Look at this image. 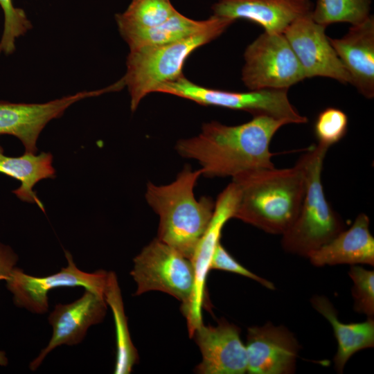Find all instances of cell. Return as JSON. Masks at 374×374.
I'll use <instances>...</instances> for the list:
<instances>
[{"mask_svg": "<svg viewBox=\"0 0 374 374\" xmlns=\"http://www.w3.org/2000/svg\"><path fill=\"white\" fill-rule=\"evenodd\" d=\"M130 274L136 283L135 295L152 290L167 293L182 303L188 302L194 285L191 260L157 238L134 259Z\"/></svg>", "mask_w": 374, "mask_h": 374, "instance_id": "8", "label": "cell"}, {"mask_svg": "<svg viewBox=\"0 0 374 374\" xmlns=\"http://www.w3.org/2000/svg\"><path fill=\"white\" fill-rule=\"evenodd\" d=\"M237 199V188L231 181L218 195L211 220L190 259L194 269V285L188 303L181 308L187 320L190 337L203 324L202 311L208 305L206 292L207 275L211 270L215 249L220 242L222 229L227 221L233 217Z\"/></svg>", "mask_w": 374, "mask_h": 374, "instance_id": "10", "label": "cell"}, {"mask_svg": "<svg viewBox=\"0 0 374 374\" xmlns=\"http://www.w3.org/2000/svg\"><path fill=\"white\" fill-rule=\"evenodd\" d=\"M84 98V93L81 91L44 103L0 101V136L17 137L24 146L25 152L35 154L37 141L46 124Z\"/></svg>", "mask_w": 374, "mask_h": 374, "instance_id": "15", "label": "cell"}, {"mask_svg": "<svg viewBox=\"0 0 374 374\" xmlns=\"http://www.w3.org/2000/svg\"><path fill=\"white\" fill-rule=\"evenodd\" d=\"M328 149L318 143L299 158L305 175V193L296 220L282 235V247L288 253L307 257L344 229L341 217L326 198L321 181Z\"/></svg>", "mask_w": 374, "mask_h": 374, "instance_id": "4", "label": "cell"}, {"mask_svg": "<svg viewBox=\"0 0 374 374\" xmlns=\"http://www.w3.org/2000/svg\"><path fill=\"white\" fill-rule=\"evenodd\" d=\"M0 6L4 15L0 53L10 55L15 50L16 40L26 34L32 24L25 12L13 5L12 0H0Z\"/></svg>", "mask_w": 374, "mask_h": 374, "instance_id": "25", "label": "cell"}, {"mask_svg": "<svg viewBox=\"0 0 374 374\" xmlns=\"http://www.w3.org/2000/svg\"><path fill=\"white\" fill-rule=\"evenodd\" d=\"M213 15L242 19L261 26L265 32L283 33L296 19L312 12L310 0H219Z\"/></svg>", "mask_w": 374, "mask_h": 374, "instance_id": "16", "label": "cell"}, {"mask_svg": "<svg viewBox=\"0 0 374 374\" xmlns=\"http://www.w3.org/2000/svg\"><path fill=\"white\" fill-rule=\"evenodd\" d=\"M235 21L220 17L211 28L186 39L163 45L131 49L126 73L121 79L130 96L132 112L148 94L162 84L183 76V67L197 48L220 36Z\"/></svg>", "mask_w": 374, "mask_h": 374, "instance_id": "5", "label": "cell"}, {"mask_svg": "<svg viewBox=\"0 0 374 374\" xmlns=\"http://www.w3.org/2000/svg\"><path fill=\"white\" fill-rule=\"evenodd\" d=\"M242 80L249 90H287L305 79L283 33L264 32L244 53Z\"/></svg>", "mask_w": 374, "mask_h": 374, "instance_id": "7", "label": "cell"}, {"mask_svg": "<svg viewBox=\"0 0 374 374\" xmlns=\"http://www.w3.org/2000/svg\"><path fill=\"white\" fill-rule=\"evenodd\" d=\"M247 373L291 374L296 370L300 350L294 335L283 326L267 322L247 329L245 344Z\"/></svg>", "mask_w": 374, "mask_h": 374, "instance_id": "12", "label": "cell"}, {"mask_svg": "<svg viewBox=\"0 0 374 374\" xmlns=\"http://www.w3.org/2000/svg\"><path fill=\"white\" fill-rule=\"evenodd\" d=\"M239 328L221 319L217 326L202 324L193 335L202 359L196 371L201 374H243L247 371L245 344Z\"/></svg>", "mask_w": 374, "mask_h": 374, "instance_id": "14", "label": "cell"}, {"mask_svg": "<svg viewBox=\"0 0 374 374\" xmlns=\"http://www.w3.org/2000/svg\"><path fill=\"white\" fill-rule=\"evenodd\" d=\"M329 41L350 77V84L366 98L374 97V17L351 25L342 37Z\"/></svg>", "mask_w": 374, "mask_h": 374, "instance_id": "17", "label": "cell"}, {"mask_svg": "<svg viewBox=\"0 0 374 374\" xmlns=\"http://www.w3.org/2000/svg\"><path fill=\"white\" fill-rule=\"evenodd\" d=\"M287 121L258 115L241 125H226L217 121L203 125L195 136L179 140L176 150L197 161L202 175L231 177L243 172L275 168L269 144Z\"/></svg>", "mask_w": 374, "mask_h": 374, "instance_id": "1", "label": "cell"}, {"mask_svg": "<svg viewBox=\"0 0 374 374\" xmlns=\"http://www.w3.org/2000/svg\"><path fill=\"white\" fill-rule=\"evenodd\" d=\"M106 310L104 296L89 290H85L80 299L71 303L57 304L48 317L52 337L47 346L31 362L30 369H37L46 355L56 347L80 343L89 328L103 320Z\"/></svg>", "mask_w": 374, "mask_h": 374, "instance_id": "13", "label": "cell"}, {"mask_svg": "<svg viewBox=\"0 0 374 374\" xmlns=\"http://www.w3.org/2000/svg\"><path fill=\"white\" fill-rule=\"evenodd\" d=\"M353 285L352 296L353 309L367 318L374 317V271L357 265H351L348 271Z\"/></svg>", "mask_w": 374, "mask_h": 374, "instance_id": "27", "label": "cell"}, {"mask_svg": "<svg viewBox=\"0 0 374 374\" xmlns=\"http://www.w3.org/2000/svg\"><path fill=\"white\" fill-rule=\"evenodd\" d=\"M232 182L238 191L233 217L271 234L283 235L294 223L305 193L300 159L292 168L243 172Z\"/></svg>", "mask_w": 374, "mask_h": 374, "instance_id": "2", "label": "cell"}, {"mask_svg": "<svg viewBox=\"0 0 374 374\" xmlns=\"http://www.w3.org/2000/svg\"><path fill=\"white\" fill-rule=\"evenodd\" d=\"M17 256L8 246L0 244V281L6 280L15 267Z\"/></svg>", "mask_w": 374, "mask_h": 374, "instance_id": "29", "label": "cell"}, {"mask_svg": "<svg viewBox=\"0 0 374 374\" xmlns=\"http://www.w3.org/2000/svg\"><path fill=\"white\" fill-rule=\"evenodd\" d=\"M220 18L212 15L207 19L198 21L188 18L177 11L159 25L127 32L121 35L128 44L130 50L147 46L163 45L204 31L215 24Z\"/></svg>", "mask_w": 374, "mask_h": 374, "instance_id": "21", "label": "cell"}, {"mask_svg": "<svg viewBox=\"0 0 374 374\" xmlns=\"http://www.w3.org/2000/svg\"><path fill=\"white\" fill-rule=\"evenodd\" d=\"M347 115L341 109L327 107L317 116L314 132L318 143L330 148L346 135L348 130Z\"/></svg>", "mask_w": 374, "mask_h": 374, "instance_id": "26", "label": "cell"}, {"mask_svg": "<svg viewBox=\"0 0 374 374\" xmlns=\"http://www.w3.org/2000/svg\"><path fill=\"white\" fill-rule=\"evenodd\" d=\"M371 3L372 0H317L311 16L326 27L337 22L355 25L371 15Z\"/></svg>", "mask_w": 374, "mask_h": 374, "instance_id": "24", "label": "cell"}, {"mask_svg": "<svg viewBox=\"0 0 374 374\" xmlns=\"http://www.w3.org/2000/svg\"><path fill=\"white\" fill-rule=\"evenodd\" d=\"M67 266L54 274L37 277L14 267L6 278V287L13 295L15 304L37 314L48 310L50 290L62 287H83L103 295L107 272L104 270L87 273L80 270L71 254L64 251Z\"/></svg>", "mask_w": 374, "mask_h": 374, "instance_id": "9", "label": "cell"}, {"mask_svg": "<svg viewBox=\"0 0 374 374\" xmlns=\"http://www.w3.org/2000/svg\"><path fill=\"white\" fill-rule=\"evenodd\" d=\"M310 303L314 309L330 323L337 342L334 364L337 373H341L346 364L357 352L374 346V319L367 318L363 322H341L337 311L325 296L314 295Z\"/></svg>", "mask_w": 374, "mask_h": 374, "instance_id": "19", "label": "cell"}, {"mask_svg": "<svg viewBox=\"0 0 374 374\" xmlns=\"http://www.w3.org/2000/svg\"><path fill=\"white\" fill-rule=\"evenodd\" d=\"M52 163L53 155L49 152L39 155L25 152L22 156L12 157L6 156L0 145V173L21 182L12 193L24 202L36 204L44 212L43 204L33 188L40 180L55 177V170Z\"/></svg>", "mask_w": 374, "mask_h": 374, "instance_id": "20", "label": "cell"}, {"mask_svg": "<svg viewBox=\"0 0 374 374\" xmlns=\"http://www.w3.org/2000/svg\"><path fill=\"white\" fill-rule=\"evenodd\" d=\"M201 175L200 168L186 166L172 182L159 186L149 182L145 192L148 204L159 217L157 238L190 260L215 208L211 198L197 200L195 196Z\"/></svg>", "mask_w": 374, "mask_h": 374, "instance_id": "3", "label": "cell"}, {"mask_svg": "<svg viewBox=\"0 0 374 374\" xmlns=\"http://www.w3.org/2000/svg\"><path fill=\"white\" fill-rule=\"evenodd\" d=\"M211 269H220L240 274L256 280L267 289H275V286L272 282L256 275L240 264L231 256L220 242L217 244L213 254Z\"/></svg>", "mask_w": 374, "mask_h": 374, "instance_id": "28", "label": "cell"}, {"mask_svg": "<svg viewBox=\"0 0 374 374\" xmlns=\"http://www.w3.org/2000/svg\"><path fill=\"white\" fill-rule=\"evenodd\" d=\"M8 363V360L5 353L0 350V366H6Z\"/></svg>", "mask_w": 374, "mask_h": 374, "instance_id": "30", "label": "cell"}, {"mask_svg": "<svg viewBox=\"0 0 374 374\" xmlns=\"http://www.w3.org/2000/svg\"><path fill=\"white\" fill-rule=\"evenodd\" d=\"M103 296L106 303L112 309L116 328V358L114 373L128 374L137 362L138 353L130 335L121 289L116 275L113 271L107 272Z\"/></svg>", "mask_w": 374, "mask_h": 374, "instance_id": "22", "label": "cell"}, {"mask_svg": "<svg viewBox=\"0 0 374 374\" xmlns=\"http://www.w3.org/2000/svg\"><path fill=\"white\" fill-rule=\"evenodd\" d=\"M369 218L359 214L351 226L307 256L315 267L348 264L374 265V238L369 229Z\"/></svg>", "mask_w": 374, "mask_h": 374, "instance_id": "18", "label": "cell"}, {"mask_svg": "<svg viewBox=\"0 0 374 374\" xmlns=\"http://www.w3.org/2000/svg\"><path fill=\"white\" fill-rule=\"evenodd\" d=\"M177 11L170 0H132L125 11L115 18L121 35L159 25Z\"/></svg>", "mask_w": 374, "mask_h": 374, "instance_id": "23", "label": "cell"}, {"mask_svg": "<svg viewBox=\"0 0 374 374\" xmlns=\"http://www.w3.org/2000/svg\"><path fill=\"white\" fill-rule=\"evenodd\" d=\"M157 92L175 95L199 105L215 106L287 121L290 124L308 122L290 103L287 90L262 89L246 92L207 88L184 75L160 86Z\"/></svg>", "mask_w": 374, "mask_h": 374, "instance_id": "6", "label": "cell"}, {"mask_svg": "<svg viewBox=\"0 0 374 374\" xmlns=\"http://www.w3.org/2000/svg\"><path fill=\"white\" fill-rule=\"evenodd\" d=\"M326 26L317 23L311 12L294 21L283 32L303 71L305 78L325 77L350 84V77L329 37Z\"/></svg>", "mask_w": 374, "mask_h": 374, "instance_id": "11", "label": "cell"}]
</instances>
